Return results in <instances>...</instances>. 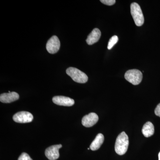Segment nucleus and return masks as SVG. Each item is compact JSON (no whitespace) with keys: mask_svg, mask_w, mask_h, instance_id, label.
Instances as JSON below:
<instances>
[{"mask_svg":"<svg viewBox=\"0 0 160 160\" xmlns=\"http://www.w3.org/2000/svg\"><path fill=\"white\" fill-rule=\"evenodd\" d=\"M19 98V95L17 92H15L2 93L0 95V101L2 103H11L18 100Z\"/></svg>","mask_w":160,"mask_h":160,"instance_id":"obj_10","label":"nucleus"},{"mask_svg":"<svg viewBox=\"0 0 160 160\" xmlns=\"http://www.w3.org/2000/svg\"><path fill=\"white\" fill-rule=\"evenodd\" d=\"M118 38L117 36H113L109 39L108 45V49H111L113 46L118 42Z\"/></svg>","mask_w":160,"mask_h":160,"instance_id":"obj_14","label":"nucleus"},{"mask_svg":"<svg viewBox=\"0 0 160 160\" xmlns=\"http://www.w3.org/2000/svg\"><path fill=\"white\" fill-rule=\"evenodd\" d=\"M88 150H89V149H90V148H88Z\"/></svg>","mask_w":160,"mask_h":160,"instance_id":"obj_19","label":"nucleus"},{"mask_svg":"<svg viewBox=\"0 0 160 160\" xmlns=\"http://www.w3.org/2000/svg\"><path fill=\"white\" fill-rule=\"evenodd\" d=\"M129 141L128 135L122 132L117 137L115 145V150L118 154L123 155L128 150Z\"/></svg>","mask_w":160,"mask_h":160,"instance_id":"obj_1","label":"nucleus"},{"mask_svg":"<svg viewBox=\"0 0 160 160\" xmlns=\"http://www.w3.org/2000/svg\"><path fill=\"white\" fill-rule=\"evenodd\" d=\"M158 160H160V152L158 154Z\"/></svg>","mask_w":160,"mask_h":160,"instance_id":"obj_18","label":"nucleus"},{"mask_svg":"<svg viewBox=\"0 0 160 160\" xmlns=\"http://www.w3.org/2000/svg\"><path fill=\"white\" fill-rule=\"evenodd\" d=\"M18 160H32L29 154L26 152H23L20 156Z\"/></svg>","mask_w":160,"mask_h":160,"instance_id":"obj_15","label":"nucleus"},{"mask_svg":"<svg viewBox=\"0 0 160 160\" xmlns=\"http://www.w3.org/2000/svg\"><path fill=\"white\" fill-rule=\"evenodd\" d=\"M101 36V32L99 29L98 28H95L88 35L86 40V42L89 45H93L99 41Z\"/></svg>","mask_w":160,"mask_h":160,"instance_id":"obj_11","label":"nucleus"},{"mask_svg":"<svg viewBox=\"0 0 160 160\" xmlns=\"http://www.w3.org/2000/svg\"><path fill=\"white\" fill-rule=\"evenodd\" d=\"M100 2L107 6H112L116 2L115 0H101Z\"/></svg>","mask_w":160,"mask_h":160,"instance_id":"obj_16","label":"nucleus"},{"mask_svg":"<svg viewBox=\"0 0 160 160\" xmlns=\"http://www.w3.org/2000/svg\"><path fill=\"white\" fill-rule=\"evenodd\" d=\"M142 133L146 138L150 137L153 135L154 133V127L153 124L151 122H147L143 126Z\"/></svg>","mask_w":160,"mask_h":160,"instance_id":"obj_13","label":"nucleus"},{"mask_svg":"<svg viewBox=\"0 0 160 160\" xmlns=\"http://www.w3.org/2000/svg\"><path fill=\"white\" fill-rule=\"evenodd\" d=\"M142 73L138 69H130L126 72L125 79L133 85H138L142 80Z\"/></svg>","mask_w":160,"mask_h":160,"instance_id":"obj_4","label":"nucleus"},{"mask_svg":"<svg viewBox=\"0 0 160 160\" xmlns=\"http://www.w3.org/2000/svg\"><path fill=\"white\" fill-rule=\"evenodd\" d=\"M52 100L55 104L61 106H71L75 103L74 100L72 99L62 96H55L52 98Z\"/></svg>","mask_w":160,"mask_h":160,"instance_id":"obj_9","label":"nucleus"},{"mask_svg":"<svg viewBox=\"0 0 160 160\" xmlns=\"http://www.w3.org/2000/svg\"><path fill=\"white\" fill-rule=\"evenodd\" d=\"M155 114L157 116L159 117H160V103L158 105L155 109Z\"/></svg>","mask_w":160,"mask_h":160,"instance_id":"obj_17","label":"nucleus"},{"mask_svg":"<svg viewBox=\"0 0 160 160\" xmlns=\"http://www.w3.org/2000/svg\"><path fill=\"white\" fill-rule=\"evenodd\" d=\"M12 118L16 122L27 123L32 122L33 117L30 112H28L21 111L15 114Z\"/></svg>","mask_w":160,"mask_h":160,"instance_id":"obj_5","label":"nucleus"},{"mask_svg":"<svg viewBox=\"0 0 160 160\" xmlns=\"http://www.w3.org/2000/svg\"><path fill=\"white\" fill-rule=\"evenodd\" d=\"M98 116L96 113L91 112L83 117L82 119V124L86 127H92L98 122Z\"/></svg>","mask_w":160,"mask_h":160,"instance_id":"obj_8","label":"nucleus"},{"mask_svg":"<svg viewBox=\"0 0 160 160\" xmlns=\"http://www.w3.org/2000/svg\"><path fill=\"white\" fill-rule=\"evenodd\" d=\"M62 145H53L48 147L45 151V155L46 157L49 160H56L59 158L60 154L59 150L62 148Z\"/></svg>","mask_w":160,"mask_h":160,"instance_id":"obj_7","label":"nucleus"},{"mask_svg":"<svg viewBox=\"0 0 160 160\" xmlns=\"http://www.w3.org/2000/svg\"><path fill=\"white\" fill-rule=\"evenodd\" d=\"M60 42L58 38L56 36H53L47 42L46 48L47 51L51 54L57 53L59 50Z\"/></svg>","mask_w":160,"mask_h":160,"instance_id":"obj_6","label":"nucleus"},{"mask_svg":"<svg viewBox=\"0 0 160 160\" xmlns=\"http://www.w3.org/2000/svg\"><path fill=\"white\" fill-rule=\"evenodd\" d=\"M66 72L73 81L76 82L85 83L88 81V77L87 75L77 68L69 67L66 69Z\"/></svg>","mask_w":160,"mask_h":160,"instance_id":"obj_2","label":"nucleus"},{"mask_svg":"<svg viewBox=\"0 0 160 160\" xmlns=\"http://www.w3.org/2000/svg\"><path fill=\"white\" fill-rule=\"evenodd\" d=\"M104 141V137L102 133H98L90 146V149L95 151L100 148Z\"/></svg>","mask_w":160,"mask_h":160,"instance_id":"obj_12","label":"nucleus"},{"mask_svg":"<svg viewBox=\"0 0 160 160\" xmlns=\"http://www.w3.org/2000/svg\"><path fill=\"white\" fill-rule=\"evenodd\" d=\"M130 9L136 25L138 26H142L144 22V17L139 5L136 2L132 3L130 6Z\"/></svg>","mask_w":160,"mask_h":160,"instance_id":"obj_3","label":"nucleus"}]
</instances>
